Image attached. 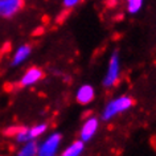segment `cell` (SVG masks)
Listing matches in <instances>:
<instances>
[{"label": "cell", "instance_id": "6da1fadb", "mask_svg": "<svg viewBox=\"0 0 156 156\" xmlns=\"http://www.w3.org/2000/svg\"><path fill=\"white\" fill-rule=\"evenodd\" d=\"M132 105H134L132 98H130V97H127V95H122V97H119V98L111 101V102L107 105L106 108H105V111H103L102 118L105 120H110L111 118H114L115 115L128 110Z\"/></svg>", "mask_w": 156, "mask_h": 156}, {"label": "cell", "instance_id": "7a4b0ae2", "mask_svg": "<svg viewBox=\"0 0 156 156\" xmlns=\"http://www.w3.org/2000/svg\"><path fill=\"white\" fill-rule=\"evenodd\" d=\"M119 73H120V66H119V57L118 54L114 53L110 58L108 62V69H107V74L103 80V85L106 87H110L112 85H115L119 80Z\"/></svg>", "mask_w": 156, "mask_h": 156}, {"label": "cell", "instance_id": "3957f363", "mask_svg": "<svg viewBox=\"0 0 156 156\" xmlns=\"http://www.w3.org/2000/svg\"><path fill=\"white\" fill-rule=\"evenodd\" d=\"M60 142H61V135L60 134H53L50 135L48 139L45 140L44 143L38 147V151L37 154L41 155V156H52L56 154L58 146H60Z\"/></svg>", "mask_w": 156, "mask_h": 156}, {"label": "cell", "instance_id": "277c9868", "mask_svg": "<svg viewBox=\"0 0 156 156\" xmlns=\"http://www.w3.org/2000/svg\"><path fill=\"white\" fill-rule=\"evenodd\" d=\"M24 5V0H0V16L11 17Z\"/></svg>", "mask_w": 156, "mask_h": 156}, {"label": "cell", "instance_id": "5b68a950", "mask_svg": "<svg viewBox=\"0 0 156 156\" xmlns=\"http://www.w3.org/2000/svg\"><path fill=\"white\" fill-rule=\"evenodd\" d=\"M44 77V73H42L41 69L38 68H30L25 72V74L23 76L21 81H20V86L24 87V86H30V85H34L36 82L41 80V78Z\"/></svg>", "mask_w": 156, "mask_h": 156}, {"label": "cell", "instance_id": "8992f818", "mask_svg": "<svg viewBox=\"0 0 156 156\" xmlns=\"http://www.w3.org/2000/svg\"><path fill=\"white\" fill-rule=\"evenodd\" d=\"M97 128H98V119H97L95 116H91L82 126V130H81V140H82L83 143L89 142V140L93 138V135L97 132Z\"/></svg>", "mask_w": 156, "mask_h": 156}, {"label": "cell", "instance_id": "52a82bcc", "mask_svg": "<svg viewBox=\"0 0 156 156\" xmlns=\"http://www.w3.org/2000/svg\"><path fill=\"white\" fill-rule=\"evenodd\" d=\"M94 95H95V91H94V89H93V86H90V85H83V86H81L80 90L77 91L76 98L78 101V103L89 105L94 99Z\"/></svg>", "mask_w": 156, "mask_h": 156}, {"label": "cell", "instance_id": "ba28073f", "mask_svg": "<svg viewBox=\"0 0 156 156\" xmlns=\"http://www.w3.org/2000/svg\"><path fill=\"white\" fill-rule=\"evenodd\" d=\"M30 50H32V49H30L29 45H23V46H20V48L16 50L15 56H13L12 65H19V64H21V62L24 61L25 58L30 54Z\"/></svg>", "mask_w": 156, "mask_h": 156}, {"label": "cell", "instance_id": "9c48e42d", "mask_svg": "<svg viewBox=\"0 0 156 156\" xmlns=\"http://www.w3.org/2000/svg\"><path fill=\"white\" fill-rule=\"evenodd\" d=\"M82 151H83V142L82 140H77V142H74L73 144H70V146L62 152V155L64 156H77V155L82 154Z\"/></svg>", "mask_w": 156, "mask_h": 156}, {"label": "cell", "instance_id": "30bf717a", "mask_svg": "<svg viewBox=\"0 0 156 156\" xmlns=\"http://www.w3.org/2000/svg\"><path fill=\"white\" fill-rule=\"evenodd\" d=\"M38 151V146L36 143L33 142V140H28V143H27V146L23 148V150L19 152V155L21 156H33L36 155Z\"/></svg>", "mask_w": 156, "mask_h": 156}, {"label": "cell", "instance_id": "8fae6325", "mask_svg": "<svg viewBox=\"0 0 156 156\" xmlns=\"http://www.w3.org/2000/svg\"><path fill=\"white\" fill-rule=\"evenodd\" d=\"M46 124H37V126H34L32 128H29V136H30V140L32 139H36L38 138L40 135H42L44 132L46 131Z\"/></svg>", "mask_w": 156, "mask_h": 156}, {"label": "cell", "instance_id": "7c38bea8", "mask_svg": "<svg viewBox=\"0 0 156 156\" xmlns=\"http://www.w3.org/2000/svg\"><path fill=\"white\" fill-rule=\"evenodd\" d=\"M143 0H127V11L130 13H136L142 8Z\"/></svg>", "mask_w": 156, "mask_h": 156}, {"label": "cell", "instance_id": "4fadbf2b", "mask_svg": "<svg viewBox=\"0 0 156 156\" xmlns=\"http://www.w3.org/2000/svg\"><path fill=\"white\" fill-rule=\"evenodd\" d=\"M78 2H80V0H64V5L66 8H72V7L76 5Z\"/></svg>", "mask_w": 156, "mask_h": 156}]
</instances>
